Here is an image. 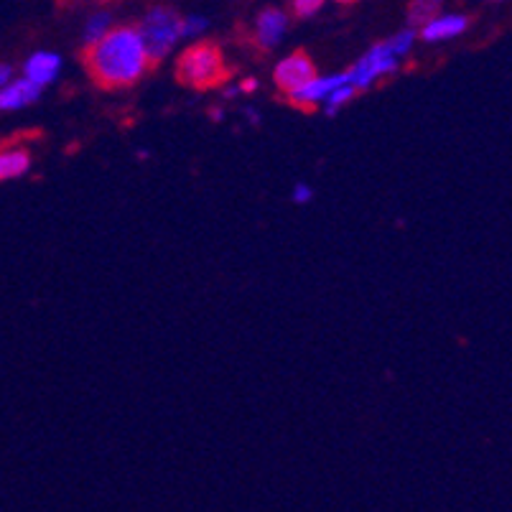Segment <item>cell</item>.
<instances>
[{"label":"cell","mask_w":512,"mask_h":512,"mask_svg":"<svg viewBox=\"0 0 512 512\" xmlns=\"http://www.w3.org/2000/svg\"><path fill=\"white\" fill-rule=\"evenodd\" d=\"M92 82L102 90H120L136 85L151 67V57L138 29H113L82 54Z\"/></svg>","instance_id":"obj_1"},{"label":"cell","mask_w":512,"mask_h":512,"mask_svg":"<svg viewBox=\"0 0 512 512\" xmlns=\"http://www.w3.org/2000/svg\"><path fill=\"white\" fill-rule=\"evenodd\" d=\"M176 77L181 85L209 90V87L222 85L230 77V69H227L220 46L212 41H202L181 54L179 64H176Z\"/></svg>","instance_id":"obj_2"},{"label":"cell","mask_w":512,"mask_h":512,"mask_svg":"<svg viewBox=\"0 0 512 512\" xmlns=\"http://www.w3.org/2000/svg\"><path fill=\"white\" fill-rule=\"evenodd\" d=\"M413 39H416V34L408 29L400 31L398 36H393V39L385 41V44H377L370 54H365L355 67L349 69V82H352L357 90H367L377 77L395 72L400 57H406L408 51H411Z\"/></svg>","instance_id":"obj_3"},{"label":"cell","mask_w":512,"mask_h":512,"mask_svg":"<svg viewBox=\"0 0 512 512\" xmlns=\"http://www.w3.org/2000/svg\"><path fill=\"white\" fill-rule=\"evenodd\" d=\"M181 29H184V18L174 8H153L143 18L138 31H141L151 62H158V59H164L169 54L171 46L179 41V36H184Z\"/></svg>","instance_id":"obj_4"},{"label":"cell","mask_w":512,"mask_h":512,"mask_svg":"<svg viewBox=\"0 0 512 512\" xmlns=\"http://www.w3.org/2000/svg\"><path fill=\"white\" fill-rule=\"evenodd\" d=\"M314 77H316V67H314V62L306 57L304 51H296V54L286 57L276 67V85L281 87L286 95H291V92H296V90H301L304 85H309Z\"/></svg>","instance_id":"obj_5"},{"label":"cell","mask_w":512,"mask_h":512,"mask_svg":"<svg viewBox=\"0 0 512 512\" xmlns=\"http://www.w3.org/2000/svg\"><path fill=\"white\" fill-rule=\"evenodd\" d=\"M344 82H349V74H334V77H314L309 85H304L301 90L291 92V102L301 110H314L319 102H327V97L332 95L337 87H342Z\"/></svg>","instance_id":"obj_6"},{"label":"cell","mask_w":512,"mask_h":512,"mask_svg":"<svg viewBox=\"0 0 512 512\" xmlns=\"http://www.w3.org/2000/svg\"><path fill=\"white\" fill-rule=\"evenodd\" d=\"M41 90H44V85L34 82V79H16V82H11V85L0 90V107L3 110H18V107L31 105V102L39 100Z\"/></svg>","instance_id":"obj_7"},{"label":"cell","mask_w":512,"mask_h":512,"mask_svg":"<svg viewBox=\"0 0 512 512\" xmlns=\"http://www.w3.org/2000/svg\"><path fill=\"white\" fill-rule=\"evenodd\" d=\"M59 67H62V59L57 54H49V51H39L34 57H29V62L23 64V77L34 79L39 85H49L54 82L59 74Z\"/></svg>","instance_id":"obj_8"},{"label":"cell","mask_w":512,"mask_h":512,"mask_svg":"<svg viewBox=\"0 0 512 512\" xmlns=\"http://www.w3.org/2000/svg\"><path fill=\"white\" fill-rule=\"evenodd\" d=\"M283 31H286V13L278 11V8H268V11L260 13L258 29H255L260 46H265V49L276 46L281 41Z\"/></svg>","instance_id":"obj_9"},{"label":"cell","mask_w":512,"mask_h":512,"mask_svg":"<svg viewBox=\"0 0 512 512\" xmlns=\"http://www.w3.org/2000/svg\"><path fill=\"white\" fill-rule=\"evenodd\" d=\"M469 26V21L464 16H439L431 23H426L421 29L423 41H444L454 39V36L464 34Z\"/></svg>","instance_id":"obj_10"},{"label":"cell","mask_w":512,"mask_h":512,"mask_svg":"<svg viewBox=\"0 0 512 512\" xmlns=\"http://www.w3.org/2000/svg\"><path fill=\"white\" fill-rule=\"evenodd\" d=\"M31 166V156L23 148H6L3 156H0V179L8 181V179H18L29 171Z\"/></svg>","instance_id":"obj_11"},{"label":"cell","mask_w":512,"mask_h":512,"mask_svg":"<svg viewBox=\"0 0 512 512\" xmlns=\"http://www.w3.org/2000/svg\"><path fill=\"white\" fill-rule=\"evenodd\" d=\"M439 13V3L436 0H413L411 11H408V23L413 29H423L426 23H431Z\"/></svg>","instance_id":"obj_12"},{"label":"cell","mask_w":512,"mask_h":512,"mask_svg":"<svg viewBox=\"0 0 512 512\" xmlns=\"http://www.w3.org/2000/svg\"><path fill=\"white\" fill-rule=\"evenodd\" d=\"M110 34V16L107 13H97L87 21V29H85V46L97 44L102 36Z\"/></svg>","instance_id":"obj_13"},{"label":"cell","mask_w":512,"mask_h":512,"mask_svg":"<svg viewBox=\"0 0 512 512\" xmlns=\"http://www.w3.org/2000/svg\"><path fill=\"white\" fill-rule=\"evenodd\" d=\"M355 92H360V90H357L352 82H344L342 87H337V90L327 97V102H324V105H327V115H337L339 107H342L344 102L352 100V97H355Z\"/></svg>","instance_id":"obj_14"},{"label":"cell","mask_w":512,"mask_h":512,"mask_svg":"<svg viewBox=\"0 0 512 512\" xmlns=\"http://www.w3.org/2000/svg\"><path fill=\"white\" fill-rule=\"evenodd\" d=\"M321 3H324V0H293V13L299 18H306L311 16V13L319 11Z\"/></svg>","instance_id":"obj_15"},{"label":"cell","mask_w":512,"mask_h":512,"mask_svg":"<svg viewBox=\"0 0 512 512\" xmlns=\"http://www.w3.org/2000/svg\"><path fill=\"white\" fill-rule=\"evenodd\" d=\"M204 29H207V18L189 16V18H184V29H181V34H184V36H197V34H202Z\"/></svg>","instance_id":"obj_16"},{"label":"cell","mask_w":512,"mask_h":512,"mask_svg":"<svg viewBox=\"0 0 512 512\" xmlns=\"http://www.w3.org/2000/svg\"><path fill=\"white\" fill-rule=\"evenodd\" d=\"M311 197H314V194H311V186L296 184V189H293V202L306 204V202H311Z\"/></svg>","instance_id":"obj_17"},{"label":"cell","mask_w":512,"mask_h":512,"mask_svg":"<svg viewBox=\"0 0 512 512\" xmlns=\"http://www.w3.org/2000/svg\"><path fill=\"white\" fill-rule=\"evenodd\" d=\"M6 85H11V67L3 64V67H0V87H6Z\"/></svg>","instance_id":"obj_18"},{"label":"cell","mask_w":512,"mask_h":512,"mask_svg":"<svg viewBox=\"0 0 512 512\" xmlns=\"http://www.w3.org/2000/svg\"><path fill=\"white\" fill-rule=\"evenodd\" d=\"M240 90L242 92H253L255 90V79H245V82L240 85Z\"/></svg>","instance_id":"obj_19"},{"label":"cell","mask_w":512,"mask_h":512,"mask_svg":"<svg viewBox=\"0 0 512 512\" xmlns=\"http://www.w3.org/2000/svg\"><path fill=\"white\" fill-rule=\"evenodd\" d=\"M235 95H237V87H227L225 97H235Z\"/></svg>","instance_id":"obj_20"},{"label":"cell","mask_w":512,"mask_h":512,"mask_svg":"<svg viewBox=\"0 0 512 512\" xmlns=\"http://www.w3.org/2000/svg\"><path fill=\"white\" fill-rule=\"evenodd\" d=\"M337 3H342V6H349V3H355V0H337Z\"/></svg>","instance_id":"obj_21"}]
</instances>
